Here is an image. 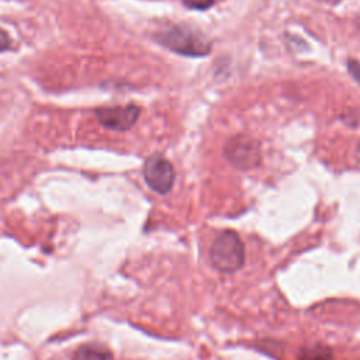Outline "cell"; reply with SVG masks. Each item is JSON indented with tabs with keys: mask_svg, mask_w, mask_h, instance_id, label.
<instances>
[{
	"mask_svg": "<svg viewBox=\"0 0 360 360\" xmlns=\"http://www.w3.org/2000/svg\"><path fill=\"white\" fill-rule=\"evenodd\" d=\"M210 260L221 273H235L245 263V246L235 231L225 229L217 235L210 249Z\"/></svg>",
	"mask_w": 360,
	"mask_h": 360,
	"instance_id": "cell-1",
	"label": "cell"
},
{
	"mask_svg": "<svg viewBox=\"0 0 360 360\" xmlns=\"http://www.w3.org/2000/svg\"><path fill=\"white\" fill-rule=\"evenodd\" d=\"M156 38L169 49L187 56H202L211 49L210 41L202 34L187 25L170 27L159 32Z\"/></svg>",
	"mask_w": 360,
	"mask_h": 360,
	"instance_id": "cell-2",
	"label": "cell"
},
{
	"mask_svg": "<svg viewBox=\"0 0 360 360\" xmlns=\"http://www.w3.org/2000/svg\"><path fill=\"white\" fill-rule=\"evenodd\" d=\"M225 156L236 169H253L260 163L259 142L248 135H236L226 142Z\"/></svg>",
	"mask_w": 360,
	"mask_h": 360,
	"instance_id": "cell-3",
	"label": "cell"
},
{
	"mask_svg": "<svg viewBox=\"0 0 360 360\" xmlns=\"http://www.w3.org/2000/svg\"><path fill=\"white\" fill-rule=\"evenodd\" d=\"M143 179L155 193L167 194L174 183L173 165L162 155H152L143 165Z\"/></svg>",
	"mask_w": 360,
	"mask_h": 360,
	"instance_id": "cell-4",
	"label": "cell"
},
{
	"mask_svg": "<svg viewBox=\"0 0 360 360\" xmlns=\"http://www.w3.org/2000/svg\"><path fill=\"white\" fill-rule=\"evenodd\" d=\"M97 121L112 131H128L135 125L139 117V108L134 104L103 107L96 111Z\"/></svg>",
	"mask_w": 360,
	"mask_h": 360,
	"instance_id": "cell-5",
	"label": "cell"
},
{
	"mask_svg": "<svg viewBox=\"0 0 360 360\" xmlns=\"http://www.w3.org/2000/svg\"><path fill=\"white\" fill-rule=\"evenodd\" d=\"M72 360H114L111 352L97 343H86L77 347Z\"/></svg>",
	"mask_w": 360,
	"mask_h": 360,
	"instance_id": "cell-6",
	"label": "cell"
},
{
	"mask_svg": "<svg viewBox=\"0 0 360 360\" xmlns=\"http://www.w3.org/2000/svg\"><path fill=\"white\" fill-rule=\"evenodd\" d=\"M298 360H333V353L328 346L315 343L302 347L298 353Z\"/></svg>",
	"mask_w": 360,
	"mask_h": 360,
	"instance_id": "cell-7",
	"label": "cell"
},
{
	"mask_svg": "<svg viewBox=\"0 0 360 360\" xmlns=\"http://www.w3.org/2000/svg\"><path fill=\"white\" fill-rule=\"evenodd\" d=\"M347 68H349L350 75L360 83V62H357L354 59H349Z\"/></svg>",
	"mask_w": 360,
	"mask_h": 360,
	"instance_id": "cell-8",
	"label": "cell"
},
{
	"mask_svg": "<svg viewBox=\"0 0 360 360\" xmlns=\"http://www.w3.org/2000/svg\"><path fill=\"white\" fill-rule=\"evenodd\" d=\"M11 45V41H10V37L7 35V32L4 30L0 28V52H4L10 48Z\"/></svg>",
	"mask_w": 360,
	"mask_h": 360,
	"instance_id": "cell-9",
	"label": "cell"
},
{
	"mask_svg": "<svg viewBox=\"0 0 360 360\" xmlns=\"http://www.w3.org/2000/svg\"><path fill=\"white\" fill-rule=\"evenodd\" d=\"M357 155H359V158H360V142H359V146H357Z\"/></svg>",
	"mask_w": 360,
	"mask_h": 360,
	"instance_id": "cell-10",
	"label": "cell"
},
{
	"mask_svg": "<svg viewBox=\"0 0 360 360\" xmlns=\"http://www.w3.org/2000/svg\"><path fill=\"white\" fill-rule=\"evenodd\" d=\"M326 1H336V0H326Z\"/></svg>",
	"mask_w": 360,
	"mask_h": 360,
	"instance_id": "cell-11",
	"label": "cell"
}]
</instances>
